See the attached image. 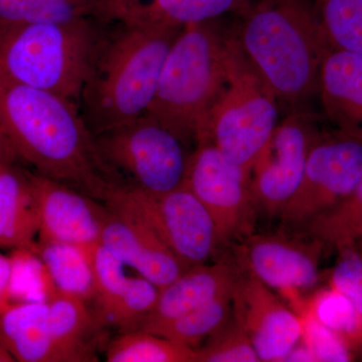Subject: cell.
Returning <instances> with one entry per match:
<instances>
[{"label": "cell", "instance_id": "e0dca14e", "mask_svg": "<svg viewBox=\"0 0 362 362\" xmlns=\"http://www.w3.org/2000/svg\"><path fill=\"white\" fill-rule=\"evenodd\" d=\"M240 277L239 269L226 259L187 269L173 283L160 289L153 310L136 330L153 332L177 317L232 291Z\"/></svg>", "mask_w": 362, "mask_h": 362}, {"label": "cell", "instance_id": "9c48e42d", "mask_svg": "<svg viewBox=\"0 0 362 362\" xmlns=\"http://www.w3.org/2000/svg\"><path fill=\"white\" fill-rule=\"evenodd\" d=\"M185 185L211 214L223 244L252 235L256 204L245 169L211 142H199L188 160Z\"/></svg>", "mask_w": 362, "mask_h": 362}, {"label": "cell", "instance_id": "ac0fdd59", "mask_svg": "<svg viewBox=\"0 0 362 362\" xmlns=\"http://www.w3.org/2000/svg\"><path fill=\"white\" fill-rule=\"evenodd\" d=\"M318 94L337 132L362 140V54L330 47L321 64Z\"/></svg>", "mask_w": 362, "mask_h": 362}, {"label": "cell", "instance_id": "3957f363", "mask_svg": "<svg viewBox=\"0 0 362 362\" xmlns=\"http://www.w3.org/2000/svg\"><path fill=\"white\" fill-rule=\"evenodd\" d=\"M182 28L108 23L78 107L93 134L148 111L169 49Z\"/></svg>", "mask_w": 362, "mask_h": 362}, {"label": "cell", "instance_id": "8992f818", "mask_svg": "<svg viewBox=\"0 0 362 362\" xmlns=\"http://www.w3.org/2000/svg\"><path fill=\"white\" fill-rule=\"evenodd\" d=\"M278 118L277 98L245 58L232 30L228 83L209 111L197 143L211 142L249 173Z\"/></svg>", "mask_w": 362, "mask_h": 362}, {"label": "cell", "instance_id": "2e32d148", "mask_svg": "<svg viewBox=\"0 0 362 362\" xmlns=\"http://www.w3.org/2000/svg\"><path fill=\"white\" fill-rule=\"evenodd\" d=\"M252 0H94L92 16L106 23L185 26L242 13Z\"/></svg>", "mask_w": 362, "mask_h": 362}, {"label": "cell", "instance_id": "8d00e7d4", "mask_svg": "<svg viewBox=\"0 0 362 362\" xmlns=\"http://www.w3.org/2000/svg\"><path fill=\"white\" fill-rule=\"evenodd\" d=\"M16 359L13 354L8 351V349L0 342V362H14Z\"/></svg>", "mask_w": 362, "mask_h": 362}, {"label": "cell", "instance_id": "d590c367", "mask_svg": "<svg viewBox=\"0 0 362 362\" xmlns=\"http://www.w3.org/2000/svg\"><path fill=\"white\" fill-rule=\"evenodd\" d=\"M11 149H9L8 144H7L6 138H4V133L0 129V160L9 161L13 157Z\"/></svg>", "mask_w": 362, "mask_h": 362}, {"label": "cell", "instance_id": "ba28073f", "mask_svg": "<svg viewBox=\"0 0 362 362\" xmlns=\"http://www.w3.org/2000/svg\"><path fill=\"white\" fill-rule=\"evenodd\" d=\"M94 136L105 165L129 177L127 185L162 194L185 183L188 145L148 114Z\"/></svg>", "mask_w": 362, "mask_h": 362}, {"label": "cell", "instance_id": "ffe728a7", "mask_svg": "<svg viewBox=\"0 0 362 362\" xmlns=\"http://www.w3.org/2000/svg\"><path fill=\"white\" fill-rule=\"evenodd\" d=\"M39 230L30 173L0 161V247L32 252Z\"/></svg>", "mask_w": 362, "mask_h": 362}, {"label": "cell", "instance_id": "603a6c76", "mask_svg": "<svg viewBox=\"0 0 362 362\" xmlns=\"http://www.w3.org/2000/svg\"><path fill=\"white\" fill-rule=\"evenodd\" d=\"M233 292L235 289L150 333L190 349H199L232 315Z\"/></svg>", "mask_w": 362, "mask_h": 362}, {"label": "cell", "instance_id": "7402d4cb", "mask_svg": "<svg viewBox=\"0 0 362 362\" xmlns=\"http://www.w3.org/2000/svg\"><path fill=\"white\" fill-rule=\"evenodd\" d=\"M30 252L39 258L52 290L86 302L95 297L94 279L84 247L40 240Z\"/></svg>", "mask_w": 362, "mask_h": 362}, {"label": "cell", "instance_id": "d4e9b609", "mask_svg": "<svg viewBox=\"0 0 362 362\" xmlns=\"http://www.w3.org/2000/svg\"><path fill=\"white\" fill-rule=\"evenodd\" d=\"M303 305L316 320L337 335L352 354L362 357V323L349 298L328 285Z\"/></svg>", "mask_w": 362, "mask_h": 362}, {"label": "cell", "instance_id": "f35d334b", "mask_svg": "<svg viewBox=\"0 0 362 362\" xmlns=\"http://www.w3.org/2000/svg\"><path fill=\"white\" fill-rule=\"evenodd\" d=\"M0 161H1V160H0Z\"/></svg>", "mask_w": 362, "mask_h": 362}, {"label": "cell", "instance_id": "30bf717a", "mask_svg": "<svg viewBox=\"0 0 362 362\" xmlns=\"http://www.w3.org/2000/svg\"><path fill=\"white\" fill-rule=\"evenodd\" d=\"M362 176V140L335 132L319 136L303 178L279 216L286 223H309L339 204Z\"/></svg>", "mask_w": 362, "mask_h": 362}, {"label": "cell", "instance_id": "74e56055", "mask_svg": "<svg viewBox=\"0 0 362 362\" xmlns=\"http://www.w3.org/2000/svg\"><path fill=\"white\" fill-rule=\"evenodd\" d=\"M354 246L356 247L357 251H358L359 254L362 256V232L361 235H358V238H357L356 243H354Z\"/></svg>", "mask_w": 362, "mask_h": 362}, {"label": "cell", "instance_id": "484cf974", "mask_svg": "<svg viewBox=\"0 0 362 362\" xmlns=\"http://www.w3.org/2000/svg\"><path fill=\"white\" fill-rule=\"evenodd\" d=\"M333 49L362 54V0H311Z\"/></svg>", "mask_w": 362, "mask_h": 362}, {"label": "cell", "instance_id": "44dd1931", "mask_svg": "<svg viewBox=\"0 0 362 362\" xmlns=\"http://www.w3.org/2000/svg\"><path fill=\"white\" fill-rule=\"evenodd\" d=\"M45 301L52 337L71 362L98 361L89 342L95 321L87 302L56 290L47 295Z\"/></svg>", "mask_w": 362, "mask_h": 362}, {"label": "cell", "instance_id": "f1b7e54d", "mask_svg": "<svg viewBox=\"0 0 362 362\" xmlns=\"http://www.w3.org/2000/svg\"><path fill=\"white\" fill-rule=\"evenodd\" d=\"M160 289L141 277L129 278L125 287L100 321L125 331L136 330L151 313L158 300Z\"/></svg>", "mask_w": 362, "mask_h": 362}, {"label": "cell", "instance_id": "1f68e13d", "mask_svg": "<svg viewBox=\"0 0 362 362\" xmlns=\"http://www.w3.org/2000/svg\"><path fill=\"white\" fill-rule=\"evenodd\" d=\"M296 313L301 319V341L311 350L316 361L347 362L356 361V357L345 343L332 331L316 320L305 308L303 299L293 301Z\"/></svg>", "mask_w": 362, "mask_h": 362}, {"label": "cell", "instance_id": "52a82bcc", "mask_svg": "<svg viewBox=\"0 0 362 362\" xmlns=\"http://www.w3.org/2000/svg\"><path fill=\"white\" fill-rule=\"evenodd\" d=\"M103 201L148 226L187 268L206 264L223 244L211 214L185 185L156 194L114 183Z\"/></svg>", "mask_w": 362, "mask_h": 362}, {"label": "cell", "instance_id": "9a60e30c", "mask_svg": "<svg viewBox=\"0 0 362 362\" xmlns=\"http://www.w3.org/2000/svg\"><path fill=\"white\" fill-rule=\"evenodd\" d=\"M100 240L126 266L134 269L159 289L189 269L148 226L110 209Z\"/></svg>", "mask_w": 362, "mask_h": 362}, {"label": "cell", "instance_id": "4fadbf2b", "mask_svg": "<svg viewBox=\"0 0 362 362\" xmlns=\"http://www.w3.org/2000/svg\"><path fill=\"white\" fill-rule=\"evenodd\" d=\"M233 314L246 330L261 361L284 362L301 339L299 315L250 274L240 275L235 286Z\"/></svg>", "mask_w": 362, "mask_h": 362}, {"label": "cell", "instance_id": "5bb4252c", "mask_svg": "<svg viewBox=\"0 0 362 362\" xmlns=\"http://www.w3.org/2000/svg\"><path fill=\"white\" fill-rule=\"evenodd\" d=\"M37 211L40 240L88 247L101 239L108 209L85 192L30 173Z\"/></svg>", "mask_w": 362, "mask_h": 362}, {"label": "cell", "instance_id": "7a4b0ae2", "mask_svg": "<svg viewBox=\"0 0 362 362\" xmlns=\"http://www.w3.org/2000/svg\"><path fill=\"white\" fill-rule=\"evenodd\" d=\"M238 16L240 51L278 102L299 107L318 93L330 45L311 0H252Z\"/></svg>", "mask_w": 362, "mask_h": 362}, {"label": "cell", "instance_id": "f546056e", "mask_svg": "<svg viewBox=\"0 0 362 362\" xmlns=\"http://www.w3.org/2000/svg\"><path fill=\"white\" fill-rule=\"evenodd\" d=\"M94 279L95 297L99 318L111 308L122 292L128 277L125 264L111 252L101 240L84 247Z\"/></svg>", "mask_w": 362, "mask_h": 362}, {"label": "cell", "instance_id": "4dcf8cb0", "mask_svg": "<svg viewBox=\"0 0 362 362\" xmlns=\"http://www.w3.org/2000/svg\"><path fill=\"white\" fill-rule=\"evenodd\" d=\"M195 350L199 362L261 361L246 330L233 311L223 325Z\"/></svg>", "mask_w": 362, "mask_h": 362}, {"label": "cell", "instance_id": "7c38bea8", "mask_svg": "<svg viewBox=\"0 0 362 362\" xmlns=\"http://www.w3.org/2000/svg\"><path fill=\"white\" fill-rule=\"evenodd\" d=\"M322 251L316 238L307 242L283 233H252L240 240L235 256L247 274L292 300L318 282Z\"/></svg>", "mask_w": 362, "mask_h": 362}, {"label": "cell", "instance_id": "e575fe53", "mask_svg": "<svg viewBox=\"0 0 362 362\" xmlns=\"http://www.w3.org/2000/svg\"><path fill=\"white\" fill-rule=\"evenodd\" d=\"M285 361H316L311 350L300 340L286 356Z\"/></svg>", "mask_w": 362, "mask_h": 362}, {"label": "cell", "instance_id": "836d02e7", "mask_svg": "<svg viewBox=\"0 0 362 362\" xmlns=\"http://www.w3.org/2000/svg\"><path fill=\"white\" fill-rule=\"evenodd\" d=\"M14 274V259L0 252V308L9 303V298L13 293Z\"/></svg>", "mask_w": 362, "mask_h": 362}, {"label": "cell", "instance_id": "cb8c5ba5", "mask_svg": "<svg viewBox=\"0 0 362 362\" xmlns=\"http://www.w3.org/2000/svg\"><path fill=\"white\" fill-rule=\"evenodd\" d=\"M108 362H199L197 350L142 330L125 331L106 350Z\"/></svg>", "mask_w": 362, "mask_h": 362}, {"label": "cell", "instance_id": "6da1fadb", "mask_svg": "<svg viewBox=\"0 0 362 362\" xmlns=\"http://www.w3.org/2000/svg\"><path fill=\"white\" fill-rule=\"evenodd\" d=\"M0 129L13 156L45 177L98 199L116 181L78 105L21 84L0 71Z\"/></svg>", "mask_w": 362, "mask_h": 362}, {"label": "cell", "instance_id": "8fae6325", "mask_svg": "<svg viewBox=\"0 0 362 362\" xmlns=\"http://www.w3.org/2000/svg\"><path fill=\"white\" fill-rule=\"evenodd\" d=\"M320 135L311 114L300 109H294L278 123L250 169V187L256 207L279 216L299 187L309 152Z\"/></svg>", "mask_w": 362, "mask_h": 362}, {"label": "cell", "instance_id": "5b68a950", "mask_svg": "<svg viewBox=\"0 0 362 362\" xmlns=\"http://www.w3.org/2000/svg\"><path fill=\"white\" fill-rule=\"evenodd\" d=\"M108 23L93 16L63 23H0V71L21 84L78 105Z\"/></svg>", "mask_w": 362, "mask_h": 362}, {"label": "cell", "instance_id": "277c9868", "mask_svg": "<svg viewBox=\"0 0 362 362\" xmlns=\"http://www.w3.org/2000/svg\"><path fill=\"white\" fill-rule=\"evenodd\" d=\"M230 33L218 20L185 26L164 62L146 114L187 145H197L228 83Z\"/></svg>", "mask_w": 362, "mask_h": 362}, {"label": "cell", "instance_id": "4316f807", "mask_svg": "<svg viewBox=\"0 0 362 362\" xmlns=\"http://www.w3.org/2000/svg\"><path fill=\"white\" fill-rule=\"evenodd\" d=\"M309 230L337 250L354 245L362 232V176L339 204L309 221Z\"/></svg>", "mask_w": 362, "mask_h": 362}, {"label": "cell", "instance_id": "83f0119b", "mask_svg": "<svg viewBox=\"0 0 362 362\" xmlns=\"http://www.w3.org/2000/svg\"><path fill=\"white\" fill-rule=\"evenodd\" d=\"M94 0H0V23H63L87 18Z\"/></svg>", "mask_w": 362, "mask_h": 362}, {"label": "cell", "instance_id": "d6a6232c", "mask_svg": "<svg viewBox=\"0 0 362 362\" xmlns=\"http://www.w3.org/2000/svg\"><path fill=\"white\" fill-rule=\"evenodd\" d=\"M329 285L349 298L362 323V256L354 245L338 250Z\"/></svg>", "mask_w": 362, "mask_h": 362}, {"label": "cell", "instance_id": "d6986e66", "mask_svg": "<svg viewBox=\"0 0 362 362\" xmlns=\"http://www.w3.org/2000/svg\"><path fill=\"white\" fill-rule=\"evenodd\" d=\"M0 342L20 362H71L54 341L45 299L6 304L0 308Z\"/></svg>", "mask_w": 362, "mask_h": 362}]
</instances>
